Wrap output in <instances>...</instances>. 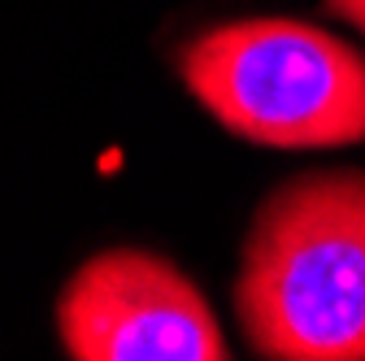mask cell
Instances as JSON below:
<instances>
[{
	"label": "cell",
	"instance_id": "277c9868",
	"mask_svg": "<svg viewBox=\"0 0 365 361\" xmlns=\"http://www.w3.org/2000/svg\"><path fill=\"white\" fill-rule=\"evenodd\" d=\"M322 9L331 18H344L348 26H356L365 35V0H322Z\"/></svg>",
	"mask_w": 365,
	"mask_h": 361
},
{
	"label": "cell",
	"instance_id": "3957f363",
	"mask_svg": "<svg viewBox=\"0 0 365 361\" xmlns=\"http://www.w3.org/2000/svg\"><path fill=\"white\" fill-rule=\"evenodd\" d=\"M57 335L74 361H226L200 288L157 253L87 257L57 296Z\"/></svg>",
	"mask_w": 365,
	"mask_h": 361
},
{
	"label": "cell",
	"instance_id": "6da1fadb",
	"mask_svg": "<svg viewBox=\"0 0 365 361\" xmlns=\"http://www.w3.org/2000/svg\"><path fill=\"white\" fill-rule=\"evenodd\" d=\"M235 313L269 361H365V170H313L248 227Z\"/></svg>",
	"mask_w": 365,
	"mask_h": 361
},
{
	"label": "cell",
	"instance_id": "7a4b0ae2",
	"mask_svg": "<svg viewBox=\"0 0 365 361\" xmlns=\"http://www.w3.org/2000/svg\"><path fill=\"white\" fill-rule=\"evenodd\" d=\"M187 92L248 144H365V57L292 18H244L182 44Z\"/></svg>",
	"mask_w": 365,
	"mask_h": 361
}]
</instances>
